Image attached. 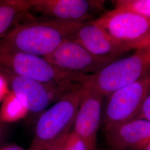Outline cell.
Listing matches in <instances>:
<instances>
[{
	"label": "cell",
	"instance_id": "cell-1",
	"mask_svg": "<svg viewBox=\"0 0 150 150\" xmlns=\"http://www.w3.org/2000/svg\"><path fill=\"white\" fill-rule=\"evenodd\" d=\"M84 23H70L45 18H29L0 38V48L44 57L71 38Z\"/></svg>",
	"mask_w": 150,
	"mask_h": 150
},
{
	"label": "cell",
	"instance_id": "cell-2",
	"mask_svg": "<svg viewBox=\"0 0 150 150\" xmlns=\"http://www.w3.org/2000/svg\"><path fill=\"white\" fill-rule=\"evenodd\" d=\"M0 70L38 81L64 92L79 87L88 76L61 71L42 57L2 48H0Z\"/></svg>",
	"mask_w": 150,
	"mask_h": 150
},
{
	"label": "cell",
	"instance_id": "cell-3",
	"mask_svg": "<svg viewBox=\"0 0 150 150\" xmlns=\"http://www.w3.org/2000/svg\"><path fill=\"white\" fill-rule=\"evenodd\" d=\"M79 87L66 92L39 117L28 150H41L64 139L74 127L79 110Z\"/></svg>",
	"mask_w": 150,
	"mask_h": 150
},
{
	"label": "cell",
	"instance_id": "cell-4",
	"mask_svg": "<svg viewBox=\"0 0 150 150\" xmlns=\"http://www.w3.org/2000/svg\"><path fill=\"white\" fill-rule=\"evenodd\" d=\"M129 57L105 66L90 79L103 96L150 74V47L134 50Z\"/></svg>",
	"mask_w": 150,
	"mask_h": 150
},
{
	"label": "cell",
	"instance_id": "cell-5",
	"mask_svg": "<svg viewBox=\"0 0 150 150\" xmlns=\"http://www.w3.org/2000/svg\"><path fill=\"white\" fill-rule=\"evenodd\" d=\"M93 21L127 51L136 50L150 34V18L125 9L115 8Z\"/></svg>",
	"mask_w": 150,
	"mask_h": 150
},
{
	"label": "cell",
	"instance_id": "cell-6",
	"mask_svg": "<svg viewBox=\"0 0 150 150\" xmlns=\"http://www.w3.org/2000/svg\"><path fill=\"white\" fill-rule=\"evenodd\" d=\"M150 92V74L107 96L104 108L103 125L128 122L139 116Z\"/></svg>",
	"mask_w": 150,
	"mask_h": 150
},
{
	"label": "cell",
	"instance_id": "cell-7",
	"mask_svg": "<svg viewBox=\"0 0 150 150\" xmlns=\"http://www.w3.org/2000/svg\"><path fill=\"white\" fill-rule=\"evenodd\" d=\"M80 101L73 130L83 141L87 150H97V134L101 121L103 96L88 76L79 87Z\"/></svg>",
	"mask_w": 150,
	"mask_h": 150
},
{
	"label": "cell",
	"instance_id": "cell-8",
	"mask_svg": "<svg viewBox=\"0 0 150 150\" xmlns=\"http://www.w3.org/2000/svg\"><path fill=\"white\" fill-rule=\"evenodd\" d=\"M31 10L48 18L70 23H85L105 10L101 0H28Z\"/></svg>",
	"mask_w": 150,
	"mask_h": 150
},
{
	"label": "cell",
	"instance_id": "cell-9",
	"mask_svg": "<svg viewBox=\"0 0 150 150\" xmlns=\"http://www.w3.org/2000/svg\"><path fill=\"white\" fill-rule=\"evenodd\" d=\"M43 58L61 71L79 76L95 74L110 64L94 57L72 38L65 40Z\"/></svg>",
	"mask_w": 150,
	"mask_h": 150
},
{
	"label": "cell",
	"instance_id": "cell-10",
	"mask_svg": "<svg viewBox=\"0 0 150 150\" xmlns=\"http://www.w3.org/2000/svg\"><path fill=\"white\" fill-rule=\"evenodd\" d=\"M1 71L12 92L28 112H42L50 104L57 101L66 93L38 81Z\"/></svg>",
	"mask_w": 150,
	"mask_h": 150
},
{
	"label": "cell",
	"instance_id": "cell-11",
	"mask_svg": "<svg viewBox=\"0 0 150 150\" xmlns=\"http://www.w3.org/2000/svg\"><path fill=\"white\" fill-rule=\"evenodd\" d=\"M110 150H139L150 139V122L142 118L103 125Z\"/></svg>",
	"mask_w": 150,
	"mask_h": 150
},
{
	"label": "cell",
	"instance_id": "cell-12",
	"mask_svg": "<svg viewBox=\"0 0 150 150\" xmlns=\"http://www.w3.org/2000/svg\"><path fill=\"white\" fill-rule=\"evenodd\" d=\"M94 57L111 63L127 52L93 21L83 24L71 38Z\"/></svg>",
	"mask_w": 150,
	"mask_h": 150
},
{
	"label": "cell",
	"instance_id": "cell-13",
	"mask_svg": "<svg viewBox=\"0 0 150 150\" xmlns=\"http://www.w3.org/2000/svg\"><path fill=\"white\" fill-rule=\"evenodd\" d=\"M30 11L28 0H3L0 5V38Z\"/></svg>",
	"mask_w": 150,
	"mask_h": 150
},
{
	"label": "cell",
	"instance_id": "cell-14",
	"mask_svg": "<svg viewBox=\"0 0 150 150\" xmlns=\"http://www.w3.org/2000/svg\"><path fill=\"white\" fill-rule=\"evenodd\" d=\"M28 112L12 92L4 98L0 109V119L4 123L12 122L23 118Z\"/></svg>",
	"mask_w": 150,
	"mask_h": 150
},
{
	"label": "cell",
	"instance_id": "cell-15",
	"mask_svg": "<svg viewBox=\"0 0 150 150\" xmlns=\"http://www.w3.org/2000/svg\"><path fill=\"white\" fill-rule=\"evenodd\" d=\"M115 4V8L132 11L150 18V0H118Z\"/></svg>",
	"mask_w": 150,
	"mask_h": 150
},
{
	"label": "cell",
	"instance_id": "cell-16",
	"mask_svg": "<svg viewBox=\"0 0 150 150\" xmlns=\"http://www.w3.org/2000/svg\"><path fill=\"white\" fill-rule=\"evenodd\" d=\"M64 150H87V148L83 141L72 131L65 139Z\"/></svg>",
	"mask_w": 150,
	"mask_h": 150
},
{
	"label": "cell",
	"instance_id": "cell-17",
	"mask_svg": "<svg viewBox=\"0 0 150 150\" xmlns=\"http://www.w3.org/2000/svg\"><path fill=\"white\" fill-rule=\"evenodd\" d=\"M136 118H142L150 122V92L146 97L139 115Z\"/></svg>",
	"mask_w": 150,
	"mask_h": 150
},
{
	"label": "cell",
	"instance_id": "cell-18",
	"mask_svg": "<svg viewBox=\"0 0 150 150\" xmlns=\"http://www.w3.org/2000/svg\"><path fill=\"white\" fill-rule=\"evenodd\" d=\"M66 137L41 150H64V146Z\"/></svg>",
	"mask_w": 150,
	"mask_h": 150
},
{
	"label": "cell",
	"instance_id": "cell-19",
	"mask_svg": "<svg viewBox=\"0 0 150 150\" xmlns=\"http://www.w3.org/2000/svg\"><path fill=\"white\" fill-rule=\"evenodd\" d=\"M6 82L4 77L0 75V101H1L6 93Z\"/></svg>",
	"mask_w": 150,
	"mask_h": 150
},
{
	"label": "cell",
	"instance_id": "cell-20",
	"mask_svg": "<svg viewBox=\"0 0 150 150\" xmlns=\"http://www.w3.org/2000/svg\"><path fill=\"white\" fill-rule=\"evenodd\" d=\"M0 150H25L17 145H7L0 149Z\"/></svg>",
	"mask_w": 150,
	"mask_h": 150
},
{
	"label": "cell",
	"instance_id": "cell-21",
	"mask_svg": "<svg viewBox=\"0 0 150 150\" xmlns=\"http://www.w3.org/2000/svg\"><path fill=\"white\" fill-rule=\"evenodd\" d=\"M145 47H150V34L148 38L139 44V45L137 47L136 49Z\"/></svg>",
	"mask_w": 150,
	"mask_h": 150
},
{
	"label": "cell",
	"instance_id": "cell-22",
	"mask_svg": "<svg viewBox=\"0 0 150 150\" xmlns=\"http://www.w3.org/2000/svg\"><path fill=\"white\" fill-rule=\"evenodd\" d=\"M5 131V123L2 122L0 119V141L2 139Z\"/></svg>",
	"mask_w": 150,
	"mask_h": 150
},
{
	"label": "cell",
	"instance_id": "cell-23",
	"mask_svg": "<svg viewBox=\"0 0 150 150\" xmlns=\"http://www.w3.org/2000/svg\"><path fill=\"white\" fill-rule=\"evenodd\" d=\"M139 150H150V139Z\"/></svg>",
	"mask_w": 150,
	"mask_h": 150
}]
</instances>
